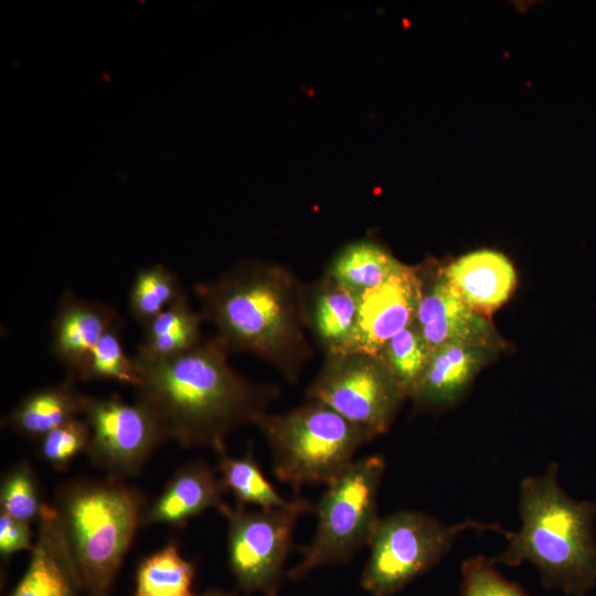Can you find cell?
<instances>
[{
    "instance_id": "obj_9",
    "label": "cell",
    "mask_w": 596,
    "mask_h": 596,
    "mask_svg": "<svg viewBox=\"0 0 596 596\" xmlns=\"http://www.w3.org/2000/svg\"><path fill=\"white\" fill-rule=\"evenodd\" d=\"M306 396L330 407L373 439L390 429L408 397L377 355L361 352L324 356Z\"/></svg>"
},
{
    "instance_id": "obj_1",
    "label": "cell",
    "mask_w": 596,
    "mask_h": 596,
    "mask_svg": "<svg viewBox=\"0 0 596 596\" xmlns=\"http://www.w3.org/2000/svg\"><path fill=\"white\" fill-rule=\"evenodd\" d=\"M230 354L214 334L172 358L146 360L132 355L135 400L151 413L166 440L221 454L230 433L256 425L268 413L280 395L279 389L241 374L230 363Z\"/></svg>"
},
{
    "instance_id": "obj_4",
    "label": "cell",
    "mask_w": 596,
    "mask_h": 596,
    "mask_svg": "<svg viewBox=\"0 0 596 596\" xmlns=\"http://www.w3.org/2000/svg\"><path fill=\"white\" fill-rule=\"evenodd\" d=\"M53 508L85 593L108 596L143 518L139 493L116 478L74 480Z\"/></svg>"
},
{
    "instance_id": "obj_2",
    "label": "cell",
    "mask_w": 596,
    "mask_h": 596,
    "mask_svg": "<svg viewBox=\"0 0 596 596\" xmlns=\"http://www.w3.org/2000/svg\"><path fill=\"white\" fill-rule=\"evenodd\" d=\"M193 292L203 321L231 353L255 355L287 382L299 380L312 349L306 334V285L292 270L246 259L195 283Z\"/></svg>"
},
{
    "instance_id": "obj_6",
    "label": "cell",
    "mask_w": 596,
    "mask_h": 596,
    "mask_svg": "<svg viewBox=\"0 0 596 596\" xmlns=\"http://www.w3.org/2000/svg\"><path fill=\"white\" fill-rule=\"evenodd\" d=\"M384 471V457L369 455L354 459L327 486L316 505L313 538L286 577L299 579L316 568L345 563L369 545L380 520L377 494Z\"/></svg>"
},
{
    "instance_id": "obj_22",
    "label": "cell",
    "mask_w": 596,
    "mask_h": 596,
    "mask_svg": "<svg viewBox=\"0 0 596 596\" xmlns=\"http://www.w3.org/2000/svg\"><path fill=\"white\" fill-rule=\"evenodd\" d=\"M194 575L193 564L170 543L141 561L132 596H196Z\"/></svg>"
},
{
    "instance_id": "obj_3",
    "label": "cell",
    "mask_w": 596,
    "mask_h": 596,
    "mask_svg": "<svg viewBox=\"0 0 596 596\" xmlns=\"http://www.w3.org/2000/svg\"><path fill=\"white\" fill-rule=\"evenodd\" d=\"M557 464L521 481V526L504 532L507 547L490 557L496 565L525 562L540 573L542 584L570 596H585L596 584V503L572 499L557 481Z\"/></svg>"
},
{
    "instance_id": "obj_28",
    "label": "cell",
    "mask_w": 596,
    "mask_h": 596,
    "mask_svg": "<svg viewBox=\"0 0 596 596\" xmlns=\"http://www.w3.org/2000/svg\"><path fill=\"white\" fill-rule=\"evenodd\" d=\"M460 596H529L518 584L504 578L482 555L461 564Z\"/></svg>"
},
{
    "instance_id": "obj_16",
    "label": "cell",
    "mask_w": 596,
    "mask_h": 596,
    "mask_svg": "<svg viewBox=\"0 0 596 596\" xmlns=\"http://www.w3.org/2000/svg\"><path fill=\"white\" fill-rule=\"evenodd\" d=\"M441 273L451 289L475 311L489 318L512 295L517 275L501 253L480 249L462 255Z\"/></svg>"
},
{
    "instance_id": "obj_18",
    "label": "cell",
    "mask_w": 596,
    "mask_h": 596,
    "mask_svg": "<svg viewBox=\"0 0 596 596\" xmlns=\"http://www.w3.org/2000/svg\"><path fill=\"white\" fill-rule=\"evenodd\" d=\"M225 491L220 477L209 465L189 462L177 470L142 520L148 524L181 526L207 509L221 512L226 507Z\"/></svg>"
},
{
    "instance_id": "obj_10",
    "label": "cell",
    "mask_w": 596,
    "mask_h": 596,
    "mask_svg": "<svg viewBox=\"0 0 596 596\" xmlns=\"http://www.w3.org/2000/svg\"><path fill=\"white\" fill-rule=\"evenodd\" d=\"M83 415L89 428L86 454L91 462L115 478L139 473L166 440L155 417L136 400L88 396Z\"/></svg>"
},
{
    "instance_id": "obj_29",
    "label": "cell",
    "mask_w": 596,
    "mask_h": 596,
    "mask_svg": "<svg viewBox=\"0 0 596 596\" xmlns=\"http://www.w3.org/2000/svg\"><path fill=\"white\" fill-rule=\"evenodd\" d=\"M89 428L85 419H71L40 439V454L53 468L64 469L82 451H86Z\"/></svg>"
},
{
    "instance_id": "obj_21",
    "label": "cell",
    "mask_w": 596,
    "mask_h": 596,
    "mask_svg": "<svg viewBox=\"0 0 596 596\" xmlns=\"http://www.w3.org/2000/svg\"><path fill=\"white\" fill-rule=\"evenodd\" d=\"M402 266L403 263L381 244L360 240L341 247L323 274L360 297L385 283Z\"/></svg>"
},
{
    "instance_id": "obj_12",
    "label": "cell",
    "mask_w": 596,
    "mask_h": 596,
    "mask_svg": "<svg viewBox=\"0 0 596 596\" xmlns=\"http://www.w3.org/2000/svg\"><path fill=\"white\" fill-rule=\"evenodd\" d=\"M418 266H403L382 285L359 297L353 352L376 355L396 333L413 323L422 298Z\"/></svg>"
},
{
    "instance_id": "obj_17",
    "label": "cell",
    "mask_w": 596,
    "mask_h": 596,
    "mask_svg": "<svg viewBox=\"0 0 596 596\" xmlns=\"http://www.w3.org/2000/svg\"><path fill=\"white\" fill-rule=\"evenodd\" d=\"M359 296L322 274L306 285V318L324 356L353 352Z\"/></svg>"
},
{
    "instance_id": "obj_24",
    "label": "cell",
    "mask_w": 596,
    "mask_h": 596,
    "mask_svg": "<svg viewBox=\"0 0 596 596\" xmlns=\"http://www.w3.org/2000/svg\"><path fill=\"white\" fill-rule=\"evenodd\" d=\"M217 470L225 490L234 494L237 504L273 509L285 507L290 501L284 499L267 480L252 450L242 457L230 456L226 450L219 454Z\"/></svg>"
},
{
    "instance_id": "obj_20",
    "label": "cell",
    "mask_w": 596,
    "mask_h": 596,
    "mask_svg": "<svg viewBox=\"0 0 596 596\" xmlns=\"http://www.w3.org/2000/svg\"><path fill=\"white\" fill-rule=\"evenodd\" d=\"M203 322L185 291L143 327V338L135 354L146 360H162L184 353L204 338Z\"/></svg>"
},
{
    "instance_id": "obj_5",
    "label": "cell",
    "mask_w": 596,
    "mask_h": 596,
    "mask_svg": "<svg viewBox=\"0 0 596 596\" xmlns=\"http://www.w3.org/2000/svg\"><path fill=\"white\" fill-rule=\"evenodd\" d=\"M256 426L269 446L276 478L296 491L330 485L373 439L330 407L308 400L284 413H267Z\"/></svg>"
},
{
    "instance_id": "obj_25",
    "label": "cell",
    "mask_w": 596,
    "mask_h": 596,
    "mask_svg": "<svg viewBox=\"0 0 596 596\" xmlns=\"http://www.w3.org/2000/svg\"><path fill=\"white\" fill-rule=\"evenodd\" d=\"M124 321L109 329L84 360L76 374L79 381H113L135 386L137 382L134 356L125 352L121 332Z\"/></svg>"
},
{
    "instance_id": "obj_19",
    "label": "cell",
    "mask_w": 596,
    "mask_h": 596,
    "mask_svg": "<svg viewBox=\"0 0 596 596\" xmlns=\"http://www.w3.org/2000/svg\"><path fill=\"white\" fill-rule=\"evenodd\" d=\"M76 376L67 372L58 383L34 390L23 396L2 419V425L32 439H41L54 428L84 414L88 395L76 386Z\"/></svg>"
},
{
    "instance_id": "obj_8",
    "label": "cell",
    "mask_w": 596,
    "mask_h": 596,
    "mask_svg": "<svg viewBox=\"0 0 596 596\" xmlns=\"http://www.w3.org/2000/svg\"><path fill=\"white\" fill-rule=\"evenodd\" d=\"M311 508L308 499L296 496L281 508L226 504L221 511L227 519L228 566L243 592L278 596L296 523Z\"/></svg>"
},
{
    "instance_id": "obj_23",
    "label": "cell",
    "mask_w": 596,
    "mask_h": 596,
    "mask_svg": "<svg viewBox=\"0 0 596 596\" xmlns=\"http://www.w3.org/2000/svg\"><path fill=\"white\" fill-rule=\"evenodd\" d=\"M185 292L179 275L160 263L139 268L128 292L130 316L142 328Z\"/></svg>"
},
{
    "instance_id": "obj_13",
    "label": "cell",
    "mask_w": 596,
    "mask_h": 596,
    "mask_svg": "<svg viewBox=\"0 0 596 596\" xmlns=\"http://www.w3.org/2000/svg\"><path fill=\"white\" fill-rule=\"evenodd\" d=\"M120 321L111 305L81 298L65 289L51 320L50 353L76 376L99 339Z\"/></svg>"
},
{
    "instance_id": "obj_31",
    "label": "cell",
    "mask_w": 596,
    "mask_h": 596,
    "mask_svg": "<svg viewBox=\"0 0 596 596\" xmlns=\"http://www.w3.org/2000/svg\"><path fill=\"white\" fill-rule=\"evenodd\" d=\"M196 596H240L233 592H226L222 589H210Z\"/></svg>"
},
{
    "instance_id": "obj_15",
    "label": "cell",
    "mask_w": 596,
    "mask_h": 596,
    "mask_svg": "<svg viewBox=\"0 0 596 596\" xmlns=\"http://www.w3.org/2000/svg\"><path fill=\"white\" fill-rule=\"evenodd\" d=\"M496 350L461 344H444L433 349L408 397L424 408H443L455 404Z\"/></svg>"
},
{
    "instance_id": "obj_26",
    "label": "cell",
    "mask_w": 596,
    "mask_h": 596,
    "mask_svg": "<svg viewBox=\"0 0 596 596\" xmlns=\"http://www.w3.org/2000/svg\"><path fill=\"white\" fill-rule=\"evenodd\" d=\"M430 351L414 321L392 337L376 355L409 396L426 366Z\"/></svg>"
},
{
    "instance_id": "obj_11",
    "label": "cell",
    "mask_w": 596,
    "mask_h": 596,
    "mask_svg": "<svg viewBox=\"0 0 596 596\" xmlns=\"http://www.w3.org/2000/svg\"><path fill=\"white\" fill-rule=\"evenodd\" d=\"M423 281L415 319L430 350L444 344L501 345L492 322L469 307L446 281L441 267L418 266Z\"/></svg>"
},
{
    "instance_id": "obj_27",
    "label": "cell",
    "mask_w": 596,
    "mask_h": 596,
    "mask_svg": "<svg viewBox=\"0 0 596 596\" xmlns=\"http://www.w3.org/2000/svg\"><path fill=\"white\" fill-rule=\"evenodd\" d=\"M43 504L32 467L26 461L13 466L1 482V513L31 523L39 520Z\"/></svg>"
},
{
    "instance_id": "obj_30",
    "label": "cell",
    "mask_w": 596,
    "mask_h": 596,
    "mask_svg": "<svg viewBox=\"0 0 596 596\" xmlns=\"http://www.w3.org/2000/svg\"><path fill=\"white\" fill-rule=\"evenodd\" d=\"M30 523L0 514V554L3 558L17 552L32 550Z\"/></svg>"
},
{
    "instance_id": "obj_7",
    "label": "cell",
    "mask_w": 596,
    "mask_h": 596,
    "mask_svg": "<svg viewBox=\"0 0 596 596\" xmlns=\"http://www.w3.org/2000/svg\"><path fill=\"white\" fill-rule=\"evenodd\" d=\"M468 530L505 532L497 523L465 520L446 524L419 511L380 518L369 543L360 586L371 596H393L437 565Z\"/></svg>"
},
{
    "instance_id": "obj_14",
    "label": "cell",
    "mask_w": 596,
    "mask_h": 596,
    "mask_svg": "<svg viewBox=\"0 0 596 596\" xmlns=\"http://www.w3.org/2000/svg\"><path fill=\"white\" fill-rule=\"evenodd\" d=\"M31 557L10 596H82L85 592L53 505L43 504Z\"/></svg>"
}]
</instances>
